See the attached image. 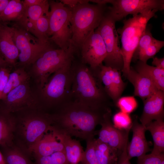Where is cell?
Masks as SVG:
<instances>
[{
  "instance_id": "18",
  "label": "cell",
  "mask_w": 164,
  "mask_h": 164,
  "mask_svg": "<svg viewBox=\"0 0 164 164\" xmlns=\"http://www.w3.org/2000/svg\"><path fill=\"white\" fill-rule=\"evenodd\" d=\"M0 54L11 67H15L19 54L11 27L0 22Z\"/></svg>"
},
{
  "instance_id": "26",
  "label": "cell",
  "mask_w": 164,
  "mask_h": 164,
  "mask_svg": "<svg viewBox=\"0 0 164 164\" xmlns=\"http://www.w3.org/2000/svg\"><path fill=\"white\" fill-rule=\"evenodd\" d=\"M135 70L147 76L159 90L164 91V69L149 65L147 63L139 60L135 65Z\"/></svg>"
},
{
  "instance_id": "4",
  "label": "cell",
  "mask_w": 164,
  "mask_h": 164,
  "mask_svg": "<svg viewBox=\"0 0 164 164\" xmlns=\"http://www.w3.org/2000/svg\"><path fill=\"white\" fill-rule=\"evenodd\" d=\"M89 2L87 0L69 8L71 12L72 34L70 43L77 50L98 27L108 10L106 4H92Z\"/></svg>"
},
{
  "instance_id": "5",
  "label": "cell",
  "mask_w": 164,
  "mask_h": 164,
  "mask_svg": "<svg viewBox=\"0 0 164 164\" xmlns=\"http://www.w3.org/2000/svg\"><path fill=\"white\" fill-rule=\"evenodd\" d=\"M37 108L18 112L21 115L16 118L15 132H18L24 149L28 153H32L37 143L49 131L53 122L50 113Z\"/></svg>"
},
{
  "instance_id": "28",
  "label": "cell",
  "mask_w": 164,
  "mask_h": 164,
  "mask_svg": "<svg viewBox=\"0 0 164 164\" xmlns=\"http://www.w3.org/2000/svg\"><path fill=\"white\" fill-rule=\"evenodd\" d=\"M22 1L10 0L6 7L0 16V22L6 23L11 21L18 22L24 11Z\"/></svg>"
},
{
  "instance_id": "23",
  "label": "cell",
  "mask_w": 164,
  "mask_h": 164,
  "mask_svg": "<svg viewBox=\"0 0 164 164\" xmlns=\"http://www.w3.org/2000/svg\"><path fill=\"white\" fill-rule=\"evenodd\" d=\"M16 118L0 106V146L5 147L13 145Z\"/></svg>"
},
{
  "instance_id": "20",
  "label": "cell",
  "mask_w": 164,
  "mask_h": 164,
  "mask_svg": "<svg viewBox=\"0 0 164 164\" xmlns=\"http://www.w3.org/2000/svg\"><path fill=\"white\" fill-rule=\"evenodd\" d=\"M56 152L65 153L64 146L58 139L51 127L34 146L32 153L35 157L47 156Z\"/></svg>"
},
{
  "instance_id": "3",
  "label": "cell",
  "mask_w": 164,
  "mask_h": 164,
  "mask_svg": "<svg viewBox=\"0 0 164 164\" xmlns=\"http://www.w3.org/2000/svg\"><path fill=\"white\" fill-rule=\"evenodd\" d=\"M74 56L55 72L37 94L39 106L55 111L72 101V75L71 66Z\"/></svg>"
},
{
  "instance_id": "6",
  "label": "cell",
  "mask_w": 164,
  "mask_h": 164,
  "mask_svg": "<svg viewBox=\"0 0 164 164\" xmlns=\"http://www.w3.org/2000/svg\"><path fill=\"white\" fill-rule=\"evenodd\" d=\"M77 49L70 43L63 50L52 47L43 53L29 66L27 72L36 83L38 91L48 82L50 76L75 55Z\"/></svg>"
},
{
  "instance_id": "12",
  "label": "cell",
  "mask_w": 164,
  "mask_h": 164,
  "mask_svg": "<svg viewBox=\"0 0 164 164\" xmlns=\"http://www.w3.org/2000/svg\"><path fill=\"white\" fill-rule=\"evenodd\" d=\"M38 106L37 94L32 90L29 80L12 90L4 99L0 100V106L12 113L37 108Z\"/></svg>"
},
{
  "instance_id": "32",
  "label": "cell",
  "mask_w": 164,
  "mask_h": 164,
  "mask_svg": "<svg viewBox=\"0 0 164 164\" xmlns=\"http://www.w3.org/2000/svg\"><path fill=\"white\" fill-rule=\"evenodd\" d=\"M35 157L36 164H70L63 152H56L50 155Z\"/></svg>"
},
{
  "instance_id": "24",
  "label": "cell",
  "mask_w": 164,
  "mask_h": 164,
  "mask_svg": "<svg viewBox=\"0 0 164 164\" xmlns=\"http://www.w3.org/2000/svg\"><path fill=\"white\" fill-rule=\"evenodd\" d=\"M95 153L100 164H117L122 152L94 139Z\"/></svg>"
},
{
  "instance_id": "44",
  "label": "cell",
  "mask_w": 164,
  "mask_h": 164,
  "mask_svg": "<svg viewBox=\"0 0 164 164\" xmlns=\"http://www.w3.org/2000/svg\"><path fill=\"white\" fill-rule=\"evenodd\" d=\"M0 164H6L2 154L0 151Z\"/></svg>"
},
{
  "instance_id": "19",
  "label": "cell",
  "mask_w": 164,
  "mask_h": 164,
  "mask_svg": "<svg viewBox=\"0 0 164 164\" xmlns=\"http://www.w3.org/2000/svg\"><path fill=\"white\" fill-rule=\"evenodd\" d=\"M126 77L134 86V95L140 97L143 101L159 90L150 79L131 67Z\"/></svg>"
},
{
  "instance_id": "11",
  "label": "cell",
  "mask_w": 164,
  "mask_h": 164,
  "mask_svg": "<svg viewBox=\"0 0 164 164\" xmlns=\"http://www.w3.org/2000/svg\"><path fill=\"white\" fill-rule=\"evenodd\" d=\"M108 3L112 5L108 7V12L115 22L129 14L133 17L164 9L163 0H106Z\"/></svg>"
},
{
  "instance_id": "8",
  "label": "cell",
  "mask_w": 164,
  "mask_h": 164,
  "mask_svg": "<svg viewBox=\"0 0 164 164\" xmlns=\"http://www.w3.org/2000/svg\"><path fill=\"white\" fill-rule=\"evenodd\" d=\"M50 11L47 14L49 22L50 39L59 48L67 49L72 37L70 9L60 2L49 1Z\"/></svg>"
},
{
  "instance_id": "43",
  "label": "cell",
  "mask_w": 164,
  "mask_h": 164,
  "mask_svg": "<svg viewBox=\"0 0 164 164\" xmlns=\"http://www.w3.org/2000/svg\"><path fill=\"white\" fill-rule=\"evenodd\" d=\"M8 67L10 66L7 63L2 56L0 54V68Z\"/></svg>"
},
{
  "instance_id": "36",
  "label": "cell",
  "mask_w": 164,
  "mask_h": 164,
  "mask_svg": "<svg viewBox=\"0 0 164 164\" xmlns=\"http://www.w3.org/2000/svg\"><path fill=\"white\" fill-rule=\"evenodd\" d=\"M156 39L152 36L150 28L146 26L145 32L140 38L132 58L149 46Z\"/></svg>"
},
{
  "instance_id": "46",
  "label": "cell",
  "mask_w": 164,
  "mask_h": 164,
  "mask_svg": "<svg viewBox=\"0 0 164 164\" xmlns=\"http://www.w3.org/2000/svg\"></svg>"
},
{
  "instance_id": "10",
  "label": "cell",
  "mask_w": 164,
  "mask_h": 164,
  "mask_svg": "<svg viewBox=\"0 0 164 164\" xmlns=\"http://www.w3.org/2000/svg\"><path fill=\"white\" fill-rule=\"evenodd\" d=\"M115 22L107 11L96 29L103 39L106 50L107 56L103 62L104 65L122 71L124 62Z\"/></svg>"
},
{
  "instance_id": "39",
  "label": "cell",
  "mask_w": 164,
  "mask_h": 164,
  "mask_svg": "<svg viewBox=\"0 0 164 164\" xmlns=\"http://www.w3.org/2000/svg\"><path fill=\"white\" fill-rule=\"evenodd\" d=\"M128 141L126 143L119 157L117 164H131L127 153V148Z\"/></svg>"
},
{
  "instance_id": "9",
  "label": "cell",
  "mask_w": 164,
  "mask_h": 164,
  "mask_svg": "<svg viewBox=\"0 0 164 164\" xmlns=\"http://www.w3.org/2000/svg\"><path fill=\"white\" fill-rule=\"evenodd\" d=\"M11 28L13 40L18 49L20 67H29L44 52L54 47L53 44H44L16 23Z\"/></svg>"
},
{
  "instance_id": "2",
  "label": "cell",
  "mask_w": 164,
  "mask_h": 164,
  "mask_svg": "<svg viewBox=\"0 0 164 164\" xmlns=\"http://www.w3.org/2000/svg\"><path fill=\"white\" fill-rule=\"evenodd\" d=\"M71 69L72 101L94 109L109 108L107 101L109 97L101 82L93 74L89 67L75 55L72 61Z\"/></svg>"
},
{
  "instance_id": "45",
  "label": "cell",
  "mask_w": 164,
  "mask_h": 164,
  "mask_svg": "<svg viewBox=\"0 0 164 164\" xmlns=\"http://www.w3.org/2000/svg\"><path fill=\"white\" fill-rule=\"evenodd\" d=\"M161 164H164V157L162 159Z\"/></svg>"
},
{
  "instance_id": "17",
  "label": "cell",
  "mask_w": 164,
  "mask_h": 164,
  "mask_svg": "<svg viewBox=\"0 0 164 164\" xmlns=\"http://www.w3.org/2000/svg\"><path fill=\"white\" fill-rule=\"evenodd\" d=\"M131 129L133 132L132 139L128 143L127 151L130 160L134 157L142 156L150 151L149 145L145 136V128L138 122L137 118L132 122Z\"/></svg>"
},
{
  "instance_id": "13",
  "label": "cell",
  "mask_w": 164,
  "mask_h": 164,
  "mask_svg": "<svg viewBox=\"0 0 164 164\" xmlns=\"http://www.w3.org/2000/svg\"><path fill=\"white\" fill-rule=\"evenodd\" d=\"M76 55L83 63L89 65L92 71L102 64L107 51L103 39L96 29L84 41Z\"/></svg>"
},
{
  "instance_id": "37",
  "label": "cell",
  "mask_w": 164,
  "mask_h": 164,
  "mask_svg": "<svg viewBox=\"0 0 164 164\" xmlns=\"http://www.w3.org/2000/svg\"><path fill=\"white\" fill-rule=\"evenodd\" d=\"M164 152L156 154L151 153L138 158V164H161Z\"/></svg>"
},
{
  "instance_id": "7",
  "label": "cell",
  "mask_w": 164,
  "mask_h": 164,
  "mask_svg": "<svg viewBox=\"0 0 164 164\" xmlns=\"http://www.w3.org/2000/svg\"><path fill=\"white\" fill-rule=\"evenodd\" d=\"M156 12L153 10L125 19L123 21V26L117 30L120 35L121 54L124 62L121 71L125 77L130 70L133 55L140 38L145 32L149 20L156 16Z\"/></svg>"
},
{
  "instance_id": "29",
  "label": "cell",
  "mask_w": 164,
  "mask_h": 164,
  "mask_svg": "<svg viewBox=\"0 0 164 164\" xmlns=\"http://www.w3.org/2000/svg\"><path fill=\"white\" fill-rule=\"evenodd\" d=\"M30 78L28 72L23 67H19L11 72L0 100L4 99L10 91L29 80Z\"/></svg>"
},
{
  "instance_id": "22",
  "label": "cell",
  "mask_w": 164,
  "mask_h": 164,
  "mask_svg": "<svg viewBox=\"0 0 164 164\" xmlns=\"http://www.w3.org/2000/svg\"><path fill=\"white\" fill-rule=\"evenodd\" d=\"M51 128L55 132L58 139L63 145L66 156L70 164H78L84 152L80 142L59 132L52 126Z\"/></svg>"
},
{
  "instance_id": "38",
  "label": "cell",
  "mask_w": 164,
  "mask_h": 164,
  "mask_svg": "<svg viewBox=\"0 0 164 164\" xmlns=\"http://www.w3.org/2000/svg\"><path fill=\"white\" fill-rule=\"evenodd\" d=\"M9 67L0 68V99L11 73Z\"/></svg>"
},
{
  "instance_id": "33",
  "label": "cell",
  "mask_w": 164,
  "mask_h": 164,
  "mask_svg": "<svg viewBox=\"0 0 164 164\" xmlns=\"http://www.w3.org/2000/svg\"><path fill=\"white\" fill-rule=\"evenodd\" d=\"M113 122L116 128L123 131L131 129L132 124L129 114L121 111L117 112L113 116Z\"/></svg>"
},
{
  "instance_id": "14",
  "label": "cell",
  "mask_w": 164,
  "mask_h": 164,
  "mask_svg": "<svg viewBox=\"0 0 164 164\" xmlns=\"http://www.w3.org/2000/svg\"><path fill=\"white\" fill-rule=\"evenodd\" d=\"M111 109L107 112L100 125L101 129L95 132V135L101 141L111 148L122 152L128 141L129 132L131 129L123 131L119 130L114 125L111 120Z\"/></svg>"
},
{
  "instance_id": "42",
  "label": "cell",
  "mask_w": 164,
  "mask_h": 164,
  "mask_svg": "<svg viewBox=\"0 0 164 164\" xmlns=\"http://www.w3.org/2000/svg\"><path fill=\"white\" fill-rule=\"evenodd\" d=\"M10 0H0V16L8 4Z\"/></svg>"
},
{
  "instance_id": "21",
  "label": "cell",
  "mask_w": 164,
  "mask_h": 164,
  "mask_svg": "<svg viewBox=\"0 0 164 164\" xmlns=\"http://www.w3.org/2000/svg\"><path fill=\"white\" fill-rule=\"evenodd\" d=\"M49 1L41 5H35L25 9L21 17L16 23L33 36L37 20L41 16L49 12Z\"/></svg>"
},
{
  "instance_id": "34",
  "label": "cell",
  "mask_w": 164,
  "mask_h": 164,
  "mask_svg": "<svg viewBox=\"0 0 164 164\" xmlns=\"http://www.w3.org/2000/svg\"><path fill=\"white\" fill-rule=\"evenodd\" d=\"M94 138L86 141V148L78 164H100L95 153Z\"/></svg>"
},
{
  "instance_id": "16",
  "label": "cell",
  "mask_w": 164,
  "mask_h": 164,
  "mask_svg": "<svg viewBox=\"0 0 164 164\" xmlns=\"http://www.w3.org/2000/svg\"><path fill=\"white\" fill-rule=\"evenodd\" d=\"M143 102V111L140 121L145 128L148 124L153 120L163 119L164 91H157Z\"/></svg>"
},
{
  "instance_id": "40",
  "label": "cell",
  "mask_w": 164,
  "mask_h": 164,
  "mask_svg": "<svg viewBox=\"0 0 164 164\" xmlns=\"http://www.w3.org/2000/svg\"><path fill=\"white\" fill-rule=\"evenodd\" d=\"M46 0H24L22 1L25 9L30 7L42 4L46 1Z\"/></svg>"
},
{
  "instance_id": "1",
  "label": "cell",
  "mask_w": 164,
  "mask_h": 164,
  "mask_svg": "<svg viewBox=\"0 0 164 164\" xmlns=\"http://www.w3.org/2000/svg\"><path fill=\"white\" fill-rule=\"evenodd\" d=\"M110 109H94L72 101L50 114L51 126L62 133L87 141L94 138L96 127Z\"/></svg>"
},
{
  "instance_id": "25",
  "label": "cell",
  "mask_w": 164,
  "mask_h": 164,
  "mask_svg": "<svg viewBox=\"0 0 164 164\" xmlns=\"http://www.w3.org/2000/svg\"><path fill=\"white\" fill-rule=\"evenodd\" d=\"M149 131L153 141V147L151 153L159 154L164 151V122L163 119L152 121L145 127Z\"/></svg>"
},
{
  "instance_id": "35",
  "label": "cell",
  "mask_w": 164,
  "mask_h": 164,
  "mask_svg": "<svg viewBox=\"0 0 164 164\" xmlns=\"http://www.w3.org/2000/svg\"><path fill=\"white\" fill-rule=\"evenodd\" d=\"M116 103L121 111L129 114L133 111L138 105L135 98L132 96L120 97Z\"/></svg>"
},
{
  "instance_id": "41",
  "label": "cell",
  "mask_w": 164,
  "mask_h": 164,
  "mask_svg": "<svg viewBox=\"0 0 164 164\" xmlns=\"http://www.w3.org/2000/svg\"><path fill=\"white\" fill-rule=\"evenodd\" d=\"M153 66L162 69H164V58H159L154 57L152 62Z\"/></svg>"
},
{
  "instance_id": "31",
  "label": "cell",
  "mask_w": 164,
  "mask_h": 164,
  "mask_svg": "<svg viewBox=\"0 0 164 164\" xmlns=\"http://www.w3.org/2000/svg\"><path fill=\"white\" fill-rule=\"evenodd\" d=\"M164 46V41L156 39L149 46L133 58H134L144 63H147V60L150 58H153Z\"/></svg>"
},
{
  "instance_id": "27",
  "label": "cell",
  "mask_w": 164,
  "mask_h": 164,
  "mask_svg": "<svg viewBox=\"0 0 164 164\" xmlns=\"http://www.w3.org/2000/svg\"><path fill=\"white\" fill-rule=\"evenodd\" d=\"M1 148V152L6 164H33L26 152L13 147V145Z\"/></svg>"
},
{
  "instance_id": "15",
  "label": "cell",
  "mask_w": 164,
  "mask_h": 164,
  "mask_svg": "<svg viewBox=\"0 0 164 164\" xmlns=\"http://www.w3.org/2000/svg\"><path fill=\"white\" fill-rule=\"evenodd\" d=\"M104 85L108 95L116 102L120 97L126 86L123 81L120 71L102 64L92 72Z\"/></svg>"
},
{
  "instance_id": "30",
  "label": "cell",
  "mask_w": 164,
  "mask_h": 164,
  "mask_svg": "<svg viewBox=\"0 0 164 164\" xmlns=\"http://www.w3.org/2000/svg\"><path fill=\"white\" fill-rule=\"evenodd\" d=\"M47 14L41 16L37 20L34 36L43 43L53 44L50 39L49 22Z\"/></svg>"
}]
</instances>
